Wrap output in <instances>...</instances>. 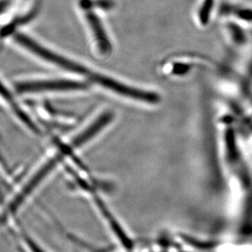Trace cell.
<instances>
[{"label": "cell", "instance_id": "obj_5", "mask_svg": "<svg viewBox=\"0 0 252 252\" xmlns=\"http://www.w3.org/2000/svg\"><path fill=\"white\" fill-rule=\"evenodd\" d=\"M221 12L223 13L233 14L236 17H239L241 19L252 22V9L241 8L240 7H237L234 5L223 4L221 7Z\"/></svg>", "mask_w": 252, "mask_h": 252}, {"label": "cell", "instance_id": "obj_7", "mask_svg": "<svg viewBox=\"0 0 252 252\" xmlns=\"http://www.w3.org/2000/svg\"><path fill=\"white\" fill-rule=\"evenodd\" d=\"M189 66L188 65H185V64H177V65H175V67H174V73L175 74H179V75H181V74H185V72H187L188 70H189Z\"/></svg>", "mask_w": 252, "mask_h": 252}, {"label": "cell", "instance_id": "obj_2", "mask_svg": "<svg viewBox=\"0 0 252 252\" xmlns=\"http://www.w3.org/2000/svg\"><path fill=\"white\" fill-rule=\"evenodd\" d=\"M17 88L21 92H56L84 90L86 88V85L82 82L72 80H42L22 83Z\"/></svg>", "mask_w": 252, "mask_h": 252}, {"label": "cell", "instance_id": "obj_6", "mask_svg": "<svg viewBox=\"0 0 252 252\" xmlns=\"http://www.w3.org/2000/svg\"><path fill=\"white\" fill-rule=\"evenodd\" d=\"M213 4L214 0H203L198 12L199 21L201 24L206 25L208 23Z\"/></svg>", "mask_w": 252, "mask_h": 252}, {"label": "cell", "instance_id": "obj_4", "mask_svg": "<svg viewBox=\"0 0 252 252\" xmlns=\"http://www.w3.org/2000/svg\"><path fill=\"white\" fill-rule=\"evenodd\" d=\"M113 118V114L112 112H105L101 115L92 125H90L86 129L83 131L82 133H80L79 135L75 137V139L73 140L72 145L75 148H79L84 145L88 141H90L94 136L96 135L100 130L105 128L110 122H112Z\"/></svg>", "mask_w": 252, "mask_h": 252}, {"label": "cell", "instance_id": "obj_3", "mask_svg": "<svg viewBox=\"0 0 252 252\" xmlns=\"http://www.w3.org/2000/svg\"><path fill=\"white\" fill-rule=\"evenodd\" d=\"M85 19L90 26V30L100 53L102 55L111 54L112 51V44L108 39L107 33L105 32L102 22L97 17V15L95 14L94 12H93L90 8H87V12L85 13Z\"/></svg>", "mask_w": 252, "mask_h": 252}, {"label": "cell", "instance_id": "obj_1", "mask_svg": "<svg viewBox=\"0 0 252 252\" xmlns=\"http://www.w3.org/2000/svg\"><path fill=\"white\" fill-rule=\"evenodd\" d=\"M17 42L21 46H23L26 50L31 52L34 56L42 59L43 61L50 63L52 65H57L58 67L81 75H85L87 71V69L84 67L83 65H79L76 63L70 61L69 59L60 56L56 53H54L51 50L44 48V46H41L36 42L33 41L28 37L18 35L17 37Z\"/></svg>", "mask_w": 252, "mask_h": 252}]
</instances>
